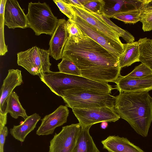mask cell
Returning a JSON list of instances; mask_svg holds the SVG:
<instances>
[{
    "mask_svg": "<svg viewBox=\"0 0 152 152\" xmlns=\"http://www.w3.org/2000/svg\"><path fill=\"white\" fill-rule=\"evenodd\" d=\"M83 34L81 37L69 36L62 57L71 60L83 77L101 83H115L120 75L119 58Z\"/></svg>",
    "mask_w": 152,
    "mask_h": 152,
    "instance_id": "obj_1",
    "label": "cell"
},
{
    "mask_svg": "<svg viewBox=\"0 0 152 152\" xmlns=\"http://www.w3.org/2000/svg\"><path fill=\"white\" fill-rule=\"evenodd\" d=\"M114 109L138 134L147 136L152 121V97L148 91L120 92Z\"/></svg>",
    "mask_w": 152,
    "mask_h": 152,
    "instance_id": "obj_2",
    "label": "cell"
},
{
    "mask_svg": "<svg viewBox=\"0 0 152 152\" xmlns=\"http://www.w3.org/2000/svg\"><path fill=\"white\" fill-rule=\"evenodd\" d=\"M39 77L52 92L60 97L61 92L64 90H91L111 94V91L115 89L108 83L59 72L50 71L41 74Z\"/></svg>",
    "mask_w": 152,
    "mask_h": 152,
    "instance_id": "obj_3",
    "label": "cell"
},
{
    "mask_svg": "<svg viewBox=\"0 0 152 152\" xmlns=\"http://www.w3.org/2000/svg\"><path fill=\"white\" fill-rule=\"evenodd\" d=\"M60 97L66 106L71 108H114L115 96L110 94L91 90L73 89L62 91Z\"/></svg>",
    "mask_w": 152,
    "mask_h": 152,
    "instance_id": "obj_4",
    "label": "cell"
},
{
    "mask_svg": "<svg viewBox=\"0 0 152 152\" xmlns=\"http://www.w3.org/2000/svg\"><path fill=\"white\" fill-rule=\"evenodd\" d=\"M26 15L28 27L37 36L42 34L52 36L59 20L45 2L29 3Z\"/></svg>",
    "mask_w": 152,
    "mask_h": 152,
    "instance_id": "obj_5",
    "label": "cell"
},
{
    "mask_svg": "<svg viewBox=\"0 0 152 152\" xmlns=\"http://www.w3.org/2000/svg\"><path fill=\"white\" fill-rule=\"evenodd\" d=\"M49 56L48 50L34 46L18 53L17 63L32 75L39 76L50 71Z\"/></svg>",
    "mask_w": 152,
    "mask_h": 152,
    "instance_id": "obj_6",
    "label": "cell"
},
{
    "mask_svg": "<svg viewBox=\"0 0 152 152\" xmlns=\"http://www.w3.org/2000/svg\"><path fill=\"white\" fill-rule=\"evenodd\" d=\"M81 128L91 127L104 121L115 122L120 117L114 108L107 107L92 108H72Z\"/></svg>",
    "mask_w": 152,
    "mask_h": 152,
    "instance_id": "obj_7",
    "label": "cell"
},
{
    "mask_svg": "<svg viewBox=\"0 0 152 152\" xmlns=\"http://www.w3.org/2000/svg\"><path fill=\"white\" fill-rule=\"evenodd\" d=\"M81 129L79 123L63 127L50 140L49 152H72Z\"/></svg>",
    "mask_w": 152,
    "mask_h": 152,
    "instance_id": "obj_8",
    "label": "cell"
},
{
    "mask_svg": "<svg viewBox=\"0 0 152 152\" xmlns=\"http://www.w3.org/2000/svg\"><path fill=\"white\" fill-rule=\"evenodd\" d=\"M82 32L119 58L124 51L123 44L105 36L76 15L75 21Z\"/></svg>",
    "mask_w": 152,
    "mask_h": 152,
    "instance_id": "obj_9",
    "label": "cell"
},
{
    "mask_svg": "<svg viewBox=\"0 0 152 152\" xmlns=\"http://www.w3.org/2000/svg\"><path fill=\"white\" fill-rule=\"evenodd\" d=\"M21 71L18 69H10L7 77L3 80L1 88L0 100V131L5 126L7 117L4 115L7 101L16 87L23 83Z\"/></svg>",
    "mask_w": 152,
    "mask_h": 152,
    "instance_id": "obj_10",
    "label": "cell"
},
{
    "mask_svg": "<svg viewBox=\"0 0 152 152\" xmlns=\"http://www.w3.org/2000/svg\"><path fill=\"white\" fill-rule=\"evenodd\" d=\"M76 14L105 36L119 42L121 36L110 26L101 15L92 13L85 9L69 4Z\"/></svg>",
    "mask_w": 152,
    "mask_h": 152,
    "instance_id": "obj_11",
    "label": "cell"
},
{
    "mask_svg": "<svg viewBox=\"0 0 152 152\" xmlns=\"http://www.w3.org/2000/svg\"><path fill=\"white\" fill-rule=\"evenodd\" d=\"M69 113L67 107L60 106L53 112L45 115L41 120V124L36 134L39 136L52 134L56 127L66 122Z\"/></svg>",
    "mask_w": 152,
    "mask_h": 152,
    "instance_id": "obj_12",
    "label": "cell"
},
{
    "mask_svg": "<svg viewBox=\"0 0 152 152\" xmlns=\"http://www.w3.org/2000/svg\"><path fill=\"white\" fill-rule=\"evenodd\" d=\"M4 24L9 28L28 27L26 15L15 0H6L4 12Z\"/></svg>",
    "mask_w": 152,
    "mask_h": 152,
    "instance_id": "obj_13",
    "label": "cell"
},
{
    "mask_svg": "<svg viewBox=\"0 0 152 152\" xmlns=\"http://www.w3.org/2000/svg\"><path fill=\"white\" fill-rule=\"evenodd\" d=\"M66 21L59 19L50 41L48 50L50 56L56 60L62 58V53L69 34L66 29Z\"/></svg>",
    "mask_w": 152,
    "mask_h": 152,
    "instance_id": "obj_14",
    "label": "cell"
},
{
    "mask_svg": "<svg viewBox=\"0 0 152 152\" xmlns=\"http://www.w3.org/2000/svg\"><path fill=\"white\" fill-rule=\"evenodd\" d=\"M119 92L149 91L152 90V75L145 78H134L121 75L115 82Z\"/></svg>",
    "mask_w": 152,
    "mask_h": 152,
    "instance_id": "obj_15",
    "label": "cell"
},
{
    "mask_svg": "<svg viewBox=\"0 0 152 152\" xmlns=\"http://www.w3.org/2000/svg\"><path fill=\"white\" fill-rule=\"evenodd\" d=\"M101 143L108 152H145L126 138L118 136H109Z\"/></svg>",
    "mask_w": 152,
    "mask_h": 152,
    "instance_id": "obj_16",
    "label": "cell"
},
{
    "mask_svg": "<svg viewBox=\"0 0 152 152\" xmlns=\"http://www.w3.org/2000/svg\"><path fill=\"white\" fill-rule=\"evenodd\" d=\"M41 118L36 113L28 116L20 124L14 126L12 128L10 129L11 134L15 139L21 142H23L28 134L36 127Z\"/></svg>",
    "mask_w": 152,
    "mask_h": 152,
    "instance_id": "obj_17",
    "label": "cell"
},
{
    "mask_svg": "<svg viewBox=\"0 0 152 152\" xmlns=\"http://www.w3.org/2000/svg\"><path fill=\"white\" fill-rule=\"evenodd\" d=\"M124 52L119 58V64L121 68L131 65L139 62L140 52L138 41L123 44Z\"/></svg>",
    "mask_w": 152,
    "mask_h": 152,
    "instance_id": "obj_18",
    "label": "cell"
},
{
    "mask_svg": "<svg viewBox=\"0 0 152 152\" xmlns=\"http://www.w3.org/2000/svg\"><path fill=\"white\" fill-rule=\"evenodd\" d=\"M90 128H81L72 152H100L90 134Z\"/></svg>",
    "mask_w": 152,
    "mask_h": 152,
    "instance_id": "obj_19",
    "label": "cell"
},
{
    "mask_svg": "<svg viewBox=\"0 0 152 152\" xmlns=\"http://www.w3.org/2000/svg\"><path fill=\"white\" fill-rule=\"evenodd\" d=\"M105 5L102 10V15L110 18L120 12L128 10L127 6L132 5L135 7V1L121 0H104Z\"/></svg>",
    "mask_w": 152,
    "mask_h": 152,
    "instance_id": "obj_20",
    "label": "cell"
},
{
    "mask_svg": "<svg viewBox=\"0 0 152 152\" xmlns=\"http://www.w3.org/2000/svg\"><path fill=\"white\" fill-rule=\"evenodd\" d=\"M8 113H9L13 118L16 119L19 116H21L25 119L28 117L26 110L20 102L18 96L14 91L12 93L7 101L4 113V115L6 117Z\"/></svg>",
    "mask_w": 152,
    "mask_h": 152,
    "instance_id": "obj_21",
    "label": "cell"
},
{
    "mask_svg": "<svg viewBox=\"0 0 152 152\" xmlns=\"http://www.w3.org/2000/svg\"><path fill=\"white\" fill-rule=\"evenodd\" d=\"M151 0H141L138 9L140 15V20L142 24V29L144 31L152 30V5Z\"/></svg>",
    "mask_w": 152,
    "mask_h": 152,
    "instance_id": "obj_22",
    "label": "cell"
},
{
    "mask_svg": "<svg viewBox=\"0 0 152 152\" xmlns=\"http://www.w3.org/2000/svg\"><path fill=\"white\" fill-rule=\"evenodd\" d=\"M113 18L125 23H135L140 20V10L137 8L131 9L118 13Z\"/></svg>",
    "mask_w": 152,
    "mask_h": 152,
    "instance_id": "obj_23",
    "label": "cell"
},
{
    "mask_svg": "<svg viewBox=\"0 0 152 152\" xmlns=\"http://www.w3.org/2000/svg\"><path fill=\"white\" fill-rule=\"evenodd\" d=\"M62 59L58 65L59 72L81 76L80 70L71 60L66 57H63Z\"/></svg>",
    "mask_w": 152,
    "mask_h": 152,
    "instance_id": "obj_24",
    "label": "cell"
},
{
    "mask_svg": "<svg viewBox=\"0 0 152 152\" xmlns=\"http://www.w3.org/2000/svg\"><path fill=\"white\" fill-rule=\"evenodd\" d=\"M105 2L103 0H86L83 9L93 14L102 15V10Z\"/></svg>",
    "mask_w": 152,
    "mask_h": 152,
    "instance_id": "obj_25",
    "label": "cell"
},
{
    "mask_svg": "<svg viewBox=\"0 0 152 152\" xmlns=\"http://www.w3.org/2000/svg\"><path fill=\"white\" fill-rule=\"evenodd\" d=\"M152 75V70L146 65L141 63L126 76L131 77L145 78Z\"/></svg>",
    "mask_w": 152,
    "mask_h": 152,
    "instance_id": "obj_26",
    "label": "cell"
},
{
    "mask_svg": "<svg viewBox=\"0 0 152 152\" xmlns=\"http://www.w3.org/2000/svg\"><path fill=\"white\" fill-rule=\"evenodd\" d=\"M53 1L60 11L65 15L69 19L75 21L76 15L69 4L65 2L64 0H53Z\"/></svg>",
    "mask_w": 152,
    "mask_h": 152,
    "instance_id": "obj_27",
    "label": "cell"
},
{
    "mask_svg": "<svg viewBox=\"0 0 152 152\" xmlns=\"http://www.w3.org/2000/svg\"><path fill=\"white\" fill-rule=\"evenodd\" d=\"M66 26L69 36L77 38L83 36L82 32L75 21L68 19L66 21Z\"/></svg>",
    "mask_w": 152,
    "mask_h": 152,
    "instance_id": "obj_28",
    "label": "cell"
},
{
    "mask_svg": "<svg viewBox=\"0 0 152 152\" xmlns=\"http://www.w3.org/2000/svg\"><path fill=\"white\" fill-rule=\"evenodd\" d=\"M8 132V128L6 126L0 131V152H4V145Z\"/></svg>",
    "mask_w": 152,
    "mask_h": 152,
    "instance_id": "obj_29",
    "label": "cell"
},
{
    "mask_svg": "<svg viewBox=\"0 0 152 152\" xmlns=\"http://www.w3.org/2000/svg\"><path fill=\"white\" fill-rule=\"evenodd\" d=\"M64 1L68 4L83 8V5L80 1V0H64Z\"/></svg>",
    "mask_w": 152,
    "mask_h": 152,
    "instance_id": "obj_30",
    "label": "cell"
},
{
    "mask_svg": "<svg viewBox=\"0 0 152 152\" xmlns=\"http://www.w3.org/2000/svg\"><path fill=\"white\" fill-rule=\"evenodd\" d=\"M108 126V123L107 122L104 121L101 122V127L103 129H106Z\"/></svg>",
    "mask_w": 152,
    "mask_h": 152,
    "instance_id": "obj_31",
    "label": "cell"
}]
</instances>
